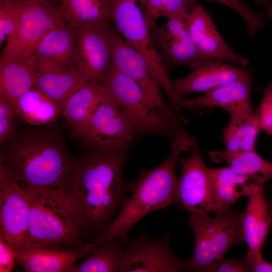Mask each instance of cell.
<instances>
[{
    "instance_id": "7",
    "label": "cell",
    "mask_w": 272,
    "mask_h": 272,
    "mask_svg": "<svg viewBox=\"0 0 272 272\" xmlns=\"http://www.w3.org/2000/svg\"><path fill=\"white\" fill-rule=\"evenodd\" d=\"M102 85L132 120L136 133H160L172 141L186 133L181 120L174 119L154 106L140 87L111 64Z\"/></svg>"
},
{
    "instance_id": "38",
    "label": "cell",
    "mask_w": 272,
    "mask_h": 272,
    "mask_svg": "<svg viewBox=\"0 0 272 272\" xmlns=\"http://www.w3.org/2000/svg\"><path fill=\"white\" fill-rule=\"evenodd\" d=\"M16 113L12 105L2 95H0V119H10L14 120Z\"/></svg>"
},
{
    "instance_id": "22",
    "label": "cell",
    "mask_w": 272,
    "mask_h": 272,
    "mask_svg": "<svg viewBox=\"0 0 272 272\" xmlns=\"http://www.w3.org/2000/svg\"><path fill=\"white\" fill-rule=\"evenodd\" d=\"M41 74L30 59L0 60V95L13 107L17 100L34 87Z\"/></svg>"
},
{
    "instance_id": "31",
    "label": "cell",
    "mask_w": 272,
    "mask_h": 272,
    "mask_svg": "<svg viewBox=\"0 0 272 272\" xmlns=\"http://www.w3.org/2000/svg\"><path fill=\"white\" fill-rule=\"evenodd\" d=\"M206 1L222 4L238 13L245 22L247 32L251 37H254L264 26L265 12L254 11L240 0Z\"/></svg>"
},
{
    "instance_id": "26",
    "label": "cell",
    "mask_w": 272,
    "mask_h": 272,
    "mask_svg": "<svg viewBox=\"0 0 272 272\" xmlns=\"http://www.w3.org/2000/svg\"><path fill=\"white\" fill-rule=\"evenodd\" d=\"M59 6L73 28L111 27V0H61Z\"/></svg>"
},
{
    "instance_id": "1",
    "label": "cell",
    "mask_w": 272,
    "mask_h": 272,
    "mask_svg": "<svg viewBox=\"0 0 272 272\" xmlns=\"http://www.w3.org/2000/svg\"><path fill=\"white\" fill-rule=\"evenodd\" d=\"M90 149L75 158L67 199L83 237H97L128 199L125 150Z\"/></svg>"
},
{
    "instance_id": "2",
    "label": "cell",
    "mask_w": 272,
    "mask_h": 272,
    "mask_svg": "<svg viewBox=\"0 0 272 272\" xmlns=\"http://www.w3.org/2000/svg\"><path fill=\"white\" fill-rule=\"evenodd\" d=\"M2 146L0 163L24 189L69 194L75 158L57 132L43 127L18 132Z\"/></svg>"
},
{
    "instance_id": "13",
    "label": "cell",
    "mask_w": 272,
    "mask_h": 272,
    "mask_svg": "<svg viewBox=\"0 0 272 272\" xmlns=\"http://www.w3.org/2000/svg\"><path fill=\"white\" fill-rule=\"evenodd\" d=\"M169 235L159 238L145 233L127 243L118 272H178L186 270V260L175 256Z\"/></svg>"
},
{
    "instance_id": "5",
    "label": "cell",
    "mask_w": 272,
    "mask_h": 272,
    "mask_svg": "<svg viewBox=\"0 0 272 272\" xmlns=\"http://www.w3.org/2000/svg\"><path fill=\"white\" fill-rule=\"evenodd\" d=\"M25 190L29 201L28 244L81 247L87 244L83 241L79 226L70 207L68 194L58 191Z\"/></svg>"
},
{
    "instance_id": "25",
    "label": "cell",
    "mask_w": 272,
    "mask_h": 272,
    "mask_svg": "<svg viewBox=\"0 0 272 272\" xmlns=\"http://www.w3.org/2000/svg\"><path fill=\"white\" fill-rule=\"evenodd\" d=\"M90 82L76 66L41 74L35 86L58 106L62 111L69 97Z\"/></svg>"
},
{
    "instance_id": "36",
    "label": "cell",
    "mask_w": 272,
    "mask_h": 272,
    "mask_svg": "<svg viewBox=\"0 0 272 272\" xmlns=\"http://www.w3.org/2000/svg\"><path fill=\"white\" fill-rule=\"evenodd\" d=\"M15 259V251L0 237V271H10Z\"/></svg>"
},
{
    "instance_id": "35",
    "label": "cell",
    "mask_w": 272,
    "mask_h": 272,
    "mask_svg": "<svg viewBox=\"0 0 272 272\" xmlns=\"http://www.w3.org/2000/svg\"><path fill=\"white\" fill-rule=\"evenodd\" d=\"M166 1L167 0H143L150 27L156 24L157 19L164 17Z\"/></svg>"
},
{
    "instance_id": "6",
    "label": "cell",
    "mask_w": 272,
    "mask_h": 272,
    "mask_svg": "<svg viewBox=\"0 0 272 272\" xmlns=\"http://www.w3.org/2000/svg\"><path fill=\"white\" fill-rule=\"evenodd\" d=\"M110 21L113 29L147 60L171 106L178 108L183 97L176 92L153 43L143 0H111Z\"/></svg>"
},
{
    "instance_id": "4",
    "label": "cell",
    "mask_w": 272,
    "mask_h": 272,
    "mask_svg": "<svg viewBox=\"0 0 272 272\" xmlns=\"http://www.w3.org/2000/svg\"><path fill=\"white\" fill-rule=\"evenodd\" d=\"M242 211L231 210L212 217L209 213H190L187 225L194 237L191 257L186 260V270L213 272L232 247L245 242Z\"/></svg>"
},
{
    "instance_id": "12",
    "label": "cell",
    "mask_w": 272,
    "mask_h": 272,
    "mask_svg": "<svg viewBox=\"0 0 272 272\" xmlns=\"http://www.w3.org/2000/svg\"><path fill=\"white\" fill-rule=\"evenodd\" d=\"M112 64L142 89L149 101L169 117L181 120L164 101L161 87L147 60L112 27L108 30Z\"/></svg>"
},
{
    "instance_id": "34",
    "label": "cell",
    "mask_w": 272,
    "mask_h": 272,
    "mask_svg": "<svg viewBox=\"0 0 272 272\" xmlns=\"http://www.w3.org/2000/svg\"><path fill=\"white\" fill-rule=\"evenodd\" d=\"M213 271L216 272H251V265L245 258L237 259L225 258L219 261L215 266Z\"/></svg>"
},
{
    "instance_id": "28",
    "label": "cell",
    "mask_w": 272,
    "mask_h": 272,
    "mask_svg": "<svg viewBox=\"0 0 272 272\" xmlns=\"http://www.w3.org/2000/svg\"><path fill=\"white\" fill-rule=\"evenodd\" d=\"M260 130L255 111L231 115L229 123L222 129L225 150L230 152L255 151Z\"/></svg>"
},
{
    "instance_id": "20",
    "label": "cell",
    "mask_w": 272,
    "mask_h": 272,
    "mask_svg": "<svg viewBox=\"0 0 272 272\" xmlns=\"http://www.w3.org/2000/svg\"><path fill=\"white\" fill-rule=\"evenodd\" d=\"M263 187L255 184L247 196L248 201L244 214V236L248 247L245 258L250 265L262 258L261 249L271 229L269 207Z\"/></svg>"
},
{
    "instance_id": "29",
    "label": "cell",
    "mask_w": 272,
    "mask_h": 272,
    "mask_svg": "<svg viewBox=\"0 0 272 272\" xmlns=\"http://www.w3.org/2000/svg\"><path fill=\"white\" fill-rule=\"evenodd\" d=\"M102 84L89 83L73 93L66 101L62 114L72 130L78 134L87 124L99 99Z\"/></svg>"
},
{
    "instance_id": "23",
    "label": "cell",
    "mask_w": 272,
    "mask_h": 272,
    "mask_svg": "<svg viewBox=\"0 0 272 272\" xmlns=\"http://www.w3.org/2000/svg\"><path fill=\"white\" fill-rule=\"evenodd\" d=\"M216 163L225 161L236 173L261 186L272 179V163L262 158L255 151L230 152L214 150L209 154Z\"/></svg>"
},
{
    "instance_id": "14",
    "label": "cell",
    "mask_w": 272,
    "mask_h": 272,
    "mask_svg": "<svg viewBox=\"0 0 272 272\" xmlns=\"http://www.w3.org/2000/svg\"><path fill=\"white\" fill-rule=\"evenodd\" d=\"M187 15V14H186ZM185 15L167 18L165 24L150 26L153 43L164 60L171 67L192 69L204 58L193 42L187 28Z\"/></svg>"
},
{
    "instance_id": "33",
    "label": "cell",
    "mask_w": 272,
    "mask_h": 272,
    "mask_svg": "<svg viewBox=\"0 0 272 272\" xmlns=\"http://www.w3.org/2000/svg\"><path fill=\"white\" fill-rule=\"evenodd\" d=\"M255 113L261 130L272 135V76L263 91L261 102Z\"/></svg>"
},
{
    "instance_id": "11",
    "label": "cell",
    "mask_w": 272,
    "mask_h": 272,
    "mask_svg": "<svg viewBox=\"0 0 272 272\" xmlns=\"http://www.w3.org/2000/svg\"><path fill=\"white\" fill-rule=\"evenodd\" d=\"M191 149L190 156L178 160L181 171L177 179V205L190 213L221 214L214 198L210 168L203 161L195 138Z\"/></svg>"
},
{
    "instance_id": "30",
    "label": "cell",
    "mask_w": 272,
    "mask_h": 272,
    "mask_svg": "<svg viewBox=\"0 0 272 272\" xmlns=\"http://www.w3.org/2000/svg\"><path fill=\"white\" fill-rule=\"evenodd\" d=\"M127 243L114 238L95 247L82 263H76L70 272L118 271Z\"/></svg>"
},
{
    "instance_id": "15",
    "label": "cell",
    "mask_w": 272,
    "mask_h": 272,
    "mask_svg": "<svg viewBox=\"0 0 272 272\" xmlns=\"http://www.w3.org/2000/svg\"><path fill=\"white\" fill-rule=\"evenodd\" d=\"M109 28L92 26L74 28L76 34L74 53L76 66L93 83L102 84L111 64V52L107 33Z\"/></svg>"
},
{
    "instance_id": "10",
    "label": "cell",
    "mask_w": 272,
    "mask_h": 272,
    "mask_svg": "<svg viewBox=\"0 0 272 272\" xmlns=\"http://www.w3.org/2000/svg\"><path fill=\"white\" fill-rule=\"evenodd\" d=\"M29 210L26 191L0 163V237L15 253L29 243Z\"/></svg>"
},
{
    "instance_id": "41",
    "label": "cell",
    "mask_w": 272,
    "mask_h": 272,
    "mask_svg": "<svg viewBox=\"0 0 272 272\" xmlns=\"http://www.w3.org/2000/svg\"><path fill=\"white\" fill-rule=\"evenodd\" d=\"M271 217V229H272V200L267 201Z\"/></svg>"
},
{
    "instance_id": "32",
    "label": "cell",
    "mask_w": 272,
    "mask_h": 272,
    "mask_svg": "<svg viewBox=\"0 0 272 272\" xmlns=\"http://www.w3.org/2000/svg\"><path fill=\"white\" fill-rule=\"evenodd\" d=\"M19 11L15 0H0V45L15 32Z\"/></svg>"
},
{
    "instance_id": "18",
    "label": "cell",
    "mask_w": 272,
    "mask_h": 272,
    "mask_svg": "<svg viewBox=\"0 0 272 272\" xmlns=\"http://www.w3.org/2000/svg\"><path fill=\"white\" fill-rule=\"evenodd\" d=\"M185 22L190 36L200 54L245 66L248 59L237 53L224 41L210 14L201 6L194 5L187 13Z\"/></svg>"
},
{
    "instance_id": "39",
    "label": "cell",
    "mask_w": 272,
    "mask_h": 272,
    "mask_svg": "<svg viewBox=\"0 0 272 272\" xmlns=\"http://www.w3.org/2000/svg\"><path fill=\"white\" fill-rule=\"evenodd\" d=\"M251 271L272 272V263L261 258L251 264Z\"/></svg>"
},
{
    "instance_id": "27",
    "label": "cell",
    "mask_w": 272,
    "mask_h": 272,
    "mask_svg": "<svg viewBox=\"0 0 272 272\" xmlns=\"http://www.w3.org/2000/svg\"><path fill=\"white\" fill-rule=\"evenodd\" d=\"M14 110L22 121L33 126L50 124L61 115L56 104L35 86L20 97Z\"/></svg>"
},
{
    "instance_id": "21",
    "label": "cell",
    "mask_w": 272,
    "mask_h": 272,
    "mask_svg": "<svg viewBox=\"0 0 272 272\" xmlns=\"http://www.w3.org/2000/svg\"><path fill=\"white\" fill-rule=\"evenodd\" d=\"M252 77L238 81L206 92L200 96L183 98L181 108L189 109H212L218 107L230 115L253 112L250 101Z\"/></svg>"
},
{
    "instance_id": "19",
    "label": "cell",
    "mask_w": 272,
    "mask_h": 272,
    "mask_svg": "<svg viewBox=\"0 0 272 272\" xmlns=\"http://www.w3.org/2000/svg\"><path fill=\"white\" fill-rule=\"evenodd\" d=\"M76 39L75 29L69 24L55 28L43 38L29 59L40 74L76 66Z\"/></svg>"
},
{
    "instance_id": "9",
    "label": "cell",
    "mask_w": 272,
    "mask_h": 272,
    "mask_svg": "<svg viewBox=\"0 0 272 272\" xmlns=\"http://www.w3.org/2000/svg\"><path fill=\"white\" fill-rule=\"evenodd\" d=\"M135 133L130 117L102 84L99 99L87 124L72 138L87 147L119 150Z\"/></svg>"
},
{
    "instance_id": "3",
    "label": "cell",
    "mask_w": 272,
    "mask_h": 272,
    "mask_svg": "<svg viewBox=\"0 0 272 272\" xmlns=\"http://www.w3.org/2000/svg\"><path fill=\"white\" fill-rule=\"evenodd\" d=\"M192 145L191 138L176 137L172 141L170 155L162 163L150 170L142 169L135 180L127 182L131 196L114 220L93 242L94 248L114 238L128 243V233L138 221L151 212L177 204L176 163L180 154L189 151Z\"/></svg>"
},
{
    "instance_id": "40",
    "label": "cell",
    "mask_w": 272,
    "mask_h": 272,
    "mask_svg": "<svg viewBox=\"0 0 272 272\" xmlns=\"http://www.w3.org/2000/svg\"><path fill=\"white\" fill-rule=\"evenodd\" d=\"M255 3L258 5L264 6L268 16L272 20V0H255Z\"/></svg>"
},
{
    "instance_id": "17",
    "label": "cell",
    "mask_w": 272,
    "mask_h": 272,
    "mask_svg": "<svg viewBox=\"0 0 272 272\" xmlns=\"http://www.w3.org/2000/svg\"><path fill=\"white\" fill-rule=\"evenodd\" d=\"M241 66L217 58H204L191 69L188 75L171 81L177 94L183 97L251 77L249 69Z\"/></svg>"
},
{
    "instance_id": "24",
    "label": "cell",
    "mask_w": 272,
    "mask_h": 272,
    "mask_svg": "<svg viewBox=\"0 0 272 272\" xmlns=\"http://www.w3.org/2000/svg\"><path fill=\"white\" fill-rule=\"evenodd\" d=\"M209 171L214 198L220 213L230 210L240 197L248 196L256 184L229 166Z\"/></svg>"
},
{
    "instance_id": "37",
    "label": "cell",
    "mask_w": 272,
    "mask_h": 272,
    "mask_svg": "<svg viewBox=\"0 0 272 272\" xmlns=\"http://www.w3.org/2000/svg\"><path fill=\"white\" fill-rule=\"evenodd\" d=\"M13 120L10 119H0V145L13 139L18 131Z\"/></svg>"
},
{
    "instance_id": "8",
    "label": "cell",
    "mask_w": 272,
    "mask_h": 272,
    "mask_svg": "<svg viewBox=\"0 0 272 272\" xmlns=\"http://www.w3.org/2000/svg\"><path fill=\"white\" fill-rule=\"evenodd\" d=\"M15 1L19 11L18 24L14 34L6 40L1 60L29 59L48 33L68 24L60 7L46 0Z\"/></svg>"
},
{
    "instance_id": "16",
    "label": "cell",
    "mask_w": 272,
    "mask_h": 272,
    "mask_svg": "<svg viewBox=\"0 0 272 272\" xmlns=\"http://www.w3.org/2000/svg\"><path fill=\"white\" fill-rule=\"evenodd\" d=\"M94 249L93 242L81 247L60 244H28L15 253L16 260L26 272H70L77 260Z\"/></svg>"
}]
</instances>
